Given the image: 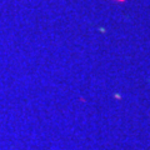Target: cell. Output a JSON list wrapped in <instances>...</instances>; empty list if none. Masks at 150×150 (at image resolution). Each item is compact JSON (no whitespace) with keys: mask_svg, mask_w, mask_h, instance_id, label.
Segmentation results:
<instances>
[{"mask_svg":"<svg viewBox=\"0 0 150 150\" xmlns=\"http://www.w3.org/2000/svg\"><path fill=\"white\" fill-rule=\"evenodd\" d=\"M118 1H124V0H118Z\"/></svg>","mask_w":150,"mask_h":150,"instance_id":"cell-1","label":"cell"}]
</instances>
